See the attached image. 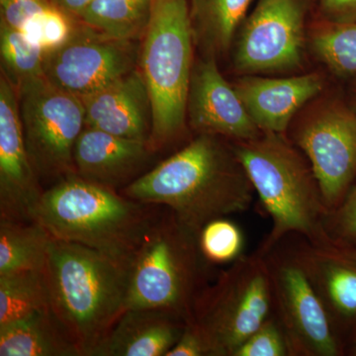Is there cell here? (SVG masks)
<instances>
[{"instance_id": "cell-3", "label": "cell", "mask_w": 356, "mask_h": 356, "mask_svg": "<svg viewBox=\"0 0 356 356\" xmlns=\"http://www.w3.org/2000/svg\"><path fill=\"white\" fill-rule=\"evenodd\" d=\"M44 275L54 315L81 356H95L127 310L128 267L79 243L51 238Z\"/></svg>"}, {"instance_id": "cell-9", "label": "cell", "mask_w": 356, "mask_h": 356, "mask_svg": "<svg viewBox=\"0 0 356 356\" xmlns=\"http://www.w3.org/2000/svg\"><path fill=\"white\" fill-rule=\"evenodd\" d=\"M273 306L290 355L339 356L343 353L331 320L296 250L274 248L264 255Z\"/></svg>"}, {"instance_id": "cell-32", "label": "cell", "mask_w": 356, "mask_h": 356, "mask_svg": "<svg viewBox=\"0 0 356 356\" xmlns=\"http://www.w3.org/2000/svg\"><path fill=\"white\" fill-rule=\"evenodd\" d=\"M166 356H209V351L197 327L188 323Z\"/></svg>"}, {"instance_id": "cell-22", "label": "cell", "mask_w": 356, "mask_h": 356, "mask_svg": "<svg viewBox=\"0 0 356 356\" xmlns=\"http://www.w3.org/2000/svg\"><path fill=\"white\" fill-rule=\"evenodd\" d=\"M51 238L38 222L0 218V275L18 271H43Z\"/></svg>"}, {"instance_id": "cell-8", "label": "cell", "mask_w": 356, "mask_h": 356, "mask_svg": "<svg viewBox=\"0 0 356 356\" xmlns=\"http://www.w3.org/2000/svg\"><path fill=\"white\" fill-rule=\"evenodd\" d=\"M17 91L26 146L39 177L76 175L74 147L86 127L83 100L44 76Z\"/></svg>"}, {"instance_id": "cell-24", "label": "cell", "mask_w": 356, "mask_h": 356, "mask_svg": "<svg viewBox=\"0 0 356 356\" xmlns=\"http://www.w3.org/2000/svg\"><path fill=\"white\" fill-rule=\"evenodd\" d=\"M50 308L44 270L0 275V327Z\"/></svg>"}, {"instance_id": "cell-17", "label": "cell", "mask_w": 356, "mask_h": 356, "mask_svg": "<svg viewBox=\"0 0 356 356\" xmlns=\"http://www.w3.org/2000/svg\"><path fill=\"white\" fill-rule=\"evenodd\" d=\"M86 127L125 139L149 140L152 105L140 70L135 69L118 81L83 99Z\"/></svg>"}, {"instance_id": "cell-29", "label": "cell", "mask_w": 356, "mask_h": 356, "mask_svg": "<svg viewBox=\"0 0 356 356\" xmlns=\"http://www.w3.org/2000/svg\"><path fill=\"white\" fill-rule=\"evenodd\" d=\"M324 228L332 245L341 248L356 245V184L341 205L327 213Z\"/></svg>"}, {"instance_id": "cell-34", "label": "cell", "mask_w": 356, "mask_h": 356, "mask_svg": "<svg viewBox=\"0 0 356 356\" xmlns=\"http://www.w3.org/2000/svg\"><path fill=\"white\" fill-rule=\"evenodd\" d=\"M60 10L77 18L95 0H51Z\"/></svg>"}, {"instance_id": "cell-18", "label": "cell", "mask_w": 356, "mask_h": 356, "mask_svg": "<svg viewBox=\"0 0 356 356\" xmlns=\"http://www.w3.org/2000/svg\"><path fill=\"white\" fill-rule=\"evenodd\" d=\"M152 154L144 140L84 127L74 147V161L79 177L116 189L139 172Z\"/></svg>"}, {"instance_id": "cell-30", "label": "cell", "mask_w": 356, "mask_h": 356, "mask_svg": "<svg viewBox=\"0 0 356 356\" xmlns=\"http://www.w3.org/2000/svg\"><path fill=\"white\" fill-rule=\"evenodd\" d=\"M289 348L277 320L270 316L242 346L234 356H287Z\"/></svg>"}, {"instance_id": "cell-4", "label": "cell", "mask_w": 356, "mask_h": 356, "mask_svg": "<svg viewBox=\"0 0 356 356\" xmlns=\"http://www.w3.org/2000/svg\"><path fill=\"white\" fill-rule=\"evenodd\" d=\"M232 145L270 217L259 254H268L293 234L313 245H332L324 228L329 211L315 173L284 135L262 133Z\"/></svg>"}, {"instance_id": "cell-7", "label": "cell", "mask_w": 356, "mask_h": 356, "mask_svg": "<svg viewBox=\"0 0 356 356\" xmlns=\"http://www.w3.org/2000/svg\"><path fill=\"white\" fill-rule=\"evenodd\" d=\"M273 311L266 257L243 254L207 285L194 306L197 327L209 356H234Z\"/></svg>"}, {"instance_id": "cell-11", "label": "cell", "mask_w": 356, "mask_h": 356, "mask_svg": "<svg viewBox=\"0 0 356 356\" xmlns=\"http://www.w3.org/2000/svg\"><path fill=\"white\" fill-rule=\"evenodd\" d=\"M304 44L301 0H259L238 30L234 65L243 74L296 70L303 60Z\"/></svg>"}, {"instance_id": "cell-1", "label": "cell", "mask_w": 356, "mask_h": 356, "mask_svg": "<svg viewBox=\"0 0 356 356\" xmlns=\"http://www.w3.org/2000/svg\"><path fill=\"white\" fill-rule=\"evenodd\" d=\"M254 192L233 145L218 136L199 134L184 149L131 182L122 194L172 210L199 234L213 220L247 211Z\"/></svg>"}, {"instance_id": "cell-20", "label": "cell", "mask_w": 356, "mask_h": 356, "mask_svg": "<svg viewBox=\"0 0 356 356\" xmlns=\"http://www.w3.org/2000/svg\"><path fill=\"white\" fill-rule=\"evenodd\" d=\"M0 356H81L51 308L0 327Z\"/></svg>"}, {"instance_id": "cell-25", "label": "cell", "mask_w": 356, "mask_h": 356, "mask_svg": "<svg viewBox=\"0 0 356 356\" xmlns=\"http://www.w3.org/2000/svg\"><path fill=\"white\" fill-rule=\"evenodd\" d=\"M1 74L20 89L44 77V53L24 33L0 21Z\"/></svg>"}, {"instance_id": "cell-21", "label": "cell", "mask_w": 356, "mask_h": 356, "mask_svg": "<svg viewBox=\"0 0 356 356\" xmlns=\"http://www.w3.org/2000/svg\"><path fill=\"white\" fill-rule=\"evenodd\" d=\"M254 0H188L194 44L206 57L227 53Z\"/></svg>"}, {"instance_id": "cell-15", "label": "cell", "mask_w": 356, "mask_h": 356, "mask_svg": "<svg viewBox=\"0 0 356 356\" xmlns=\"http://www.w3.org/2000/svg\"><path fill=\"white\" fill-rule=\"evenodd\" d=\"M233 86L262 133L285 136L295 114L323 90L324 79L318 74L285 79L245 74Z\"/></svg>"}, {"instance_id": "cell-19", "label": "cell", "mask_w": 356, "mask_h": 356, "mask_svg": "<svg viewBox=\"0 0 356 356\" xmlns=\"http://www.w3.org/2000/svg\"><path fill=\"white\" fill-rule=\"evenodd\" d=\"M186 325L180 316L163 309H129L95 356H166Z\"/></svg>"}, {"instance_id": "cell-14", "label": "cell", "mask_w": 356, "mask_h": 356, "mask_svg": "<svg viewBox=\"0 0 356 356\" xmlns=\"http://www.w3.org/2000/svg\"><path fill=\"white\" fill-rule=\"evenodd\" d=\"M187 114L199 134L236 140L254 139L262 132L238 93L222 76L214 57L199 60L192 72Z\"/></svg>"}, {"instance_id": "cell-35", "label": "cell", "mask_w": 356, "mask_h": 356, "mask_svg": "<svg viewBox=\"0 0 356 356\" xmlns=\"http://www.w3.org/2000/svg\"><path fill=\"white\" fill-rule=\"evenodd\" d=\"M350 353L351 355L356 356V336L355 337V339H353V346H351Z\"/></svg>"}, {"instance_id": "cell-12", "label": "cell", "mask_w": 356, "mask_h": 356, "mask_svg": "<svg viewBox=\"0 0 356 356\" xmlns=\"http://www.w3.org/2000/svg\"><path fill=\"white\" fill-rule=\"evenodd\" d=\"M133 42L107 38L79 21L67 43L44 54V79L83 100L136 69L140 51Z\"/></svg>"}, {"instance_id": "cell-31", "label": "cell", "mask_w": 356, "mask_h": 356, "mask_svg": "<svg viewBox=\"0 0 356 356\" xmlns=\"http://www.w3.org/2000/svg\"><path fill=\"white\" fill-rule=\"evenodd\" d=\"M51 4V0H0V21L23 30Z\"/></svg>"}, {"instance_id": "cell-5", "label": "cell", "mask_w": 356, "mask_h": 356, "mask_svg": "<svg viewBox=\"0 0 356 356\" xmlns=\"http://www.w3.org/2000/svg\"><path fill=\"white\" fill-rule=\"evenodd\" d=\"M198 236L172 210L161 208L129 267L127 310L163 309L191 322L211 266Z\"/></svg>"}, {"instance_id": "cell-23", "label": "cell", "mask_w": 356, "mask_h": 356, "mask_svg": "<svg viewBox=\"0 0 356 356\" xmlns=\"http://www.w3.org/2000/svg\"><path fill=\"white\" fill-rule=\"evenodd\" d=\"M153 3L154 0H95L76 19L107 38L135 41L146 32Z\"/></svg>"}, {"instance_id": "cell-27", "label": "cell", "mask_w": 356, "mask_h": 356, "mask_svg": "<svg viewBox=\"0 0 356 356\" xmlns=\"http://www.w3.org/2000/svg\"><path fill=\"white\" fill-rule=\"evenodd\" d=\"M198 240L204 259L209 264H231L243 255V232L226 217L207 222L199 232Z\"/></svg>"}, {"instance_id": "cell-16", "label": "cell", "mask_w": 356, "mask_h": 356, "mask_svg": "<svg viewBox=\"0 0 356 356\" xmlns=\"http://www.w3.org/2000/svg\"><path fill=\"white\" fill-rule=\"evenodd\" d=\"M297 252L337 334L339 330L355 327L356 254L346 248L313 245L305 238Z\"/></svg>"}, {"instance_id": "cell-36", "label": "cell", "mask_w": 356, "mask_h": 356, "mask_svg": "<svg viewBox=\"0 0 356 356\" xmlns=\"http://www.w3.org/2000/svg\"><path fill=\"white\" fill-rule=\"evenodd\" d=\"M346 248H348V250H350V252H353V254H356V245H355V247Z\"/></svg>"}, {"instance_id": "cell-2", "label": "cell", "mask_w": 356, "mask_h": 356, "mask_svg": "<svg viewBox=\"0 0 356 356\" xmlns=\"http://www.w3.org/2000/svg\"><path fill=\"white\" fill-rule=\"evenodd\" d=\"M161 207L74 175L44 191L34 221L51 238L84 245L129 268Z\"/></svg>"}, {"instance_id": "cell-37", "label": "cell", "mask_w": 356, "mask_h": 356, "mask_svg": "<svg viewBox=\"0 0 356 356\" xmlns=\"http://www.w3.org/2000/svg\"><path fill=\"white\" fill-rule=\"evenodd\" d=\"M355 96H356V95H355ZM355 107H356V97H355Z\"/></svg>"}, {"instance_id": "cell-33", "label": "cell", "mask_w": 356, "mask_h": 356, "mask_svg": "<svg viewBox=\"0 0 356 356\" xmlns=\"http://www.w3.org/2000/svg\"><path fill=\"white\" fill-rule=\"evenodd\" d=\"M323 13L334 22L356 21V0H320Z\"/></svg>"}, {"instance_id": "cell-26", "label": "cell", "mask_w": 356, "mask_h": 356, "mask_svg": "<svg viewBox=\"0 0 356 356\" xmlns=\"http://www.w3.org/2000/svg\"><path fill=\"white\" fill-rule=\"evenodd\" d=\"M312 48L318 58L339 76L356 74V21H324L311 33Z\"/></svg>"}, {"instance_id": "cell-13", "label": "cell", "mask_w": 356, "mask_h": 356, "mask_svg": "<svg viewBox=\"0 0 356 356\" xmlns=\"http://www.w3.org/2000/svg\"><path fill=\"white\" fill-rule=\"evenodd\" d=\"M26 146L17 89L0 76V218L33 222L44 191Z\"/></svg>"}, {"instance_id": "cell-10", "label": "cell", "mask_w": 356, "mask_h": 356, "mask_svg": "<svg viewBox=\"0 0 356 356\" xmlns=\"http://www.w3.org/2000/svg\"><path fill=\"white\" fill-rule=\"evenodd\" d=\"M293 140L315 173L327 211L336 209L356 177V111L323 103L300 121Z\"/></svg>"}, {"instance_id": "cell-28", "label": "cell", "mask_w": 356, "mask_h": 356, "mask_svg": "<svg viewBox=\"0 0 356 356\" xmlns=\"http://www.w3.org/2000/svg\"><path fill=\"white\" fill-rule=\"evenodd\" d=\"M77 25L76 18L51 4L21 31L33 44L39 46L44 55L67 43L76 31Z\"/></svg>"}, {"instance_id": "cell-6", "label": "cell", "mask_w": 356, "mask_h": 356, "mask_svg": "<svg viewBox=\"0 0 356 356\" xmlns=\"http://www.w3.org/2000/svg\"><path fill=\"white\" fill-rule=\"evenodd\" d=\"M193 44L188 0H154L138 62L151 100L153 154L184 132Z\"/></svg>"}]
</instances>
